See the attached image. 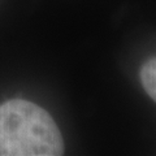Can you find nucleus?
<instances>
[{
    "instance_id": "f257e3e1",
    "label": "nucleus",
    "mask_w": 156,
    "mask_h": 156,
    "mask_svg": "<svg viewBox=\"0 0 156 156\" xmlns=\"http://www.w3.org/2000/svg\"><path fill=\"white\" fill-rule=\"evenodd\" d=\"M64 140L55 120L33 101L0 104V156H60Z\"/></svg>"
},
{
    "instance_id": "f03ea898",
    "label": "nucleus",
    "mask_w": 156,
    "mask_h": 156,
    "mask_svg": "<svg viewBox=\"0 0 156 156\" xmlns=\"http://www.w3.org/2000/svg\"><path fill=\"white\" fill-rule=\"evenodd\" d=\"M140 82L152 100L156 99V58L150 57L140 68Z\"/></svg>"
}]
</instances>
